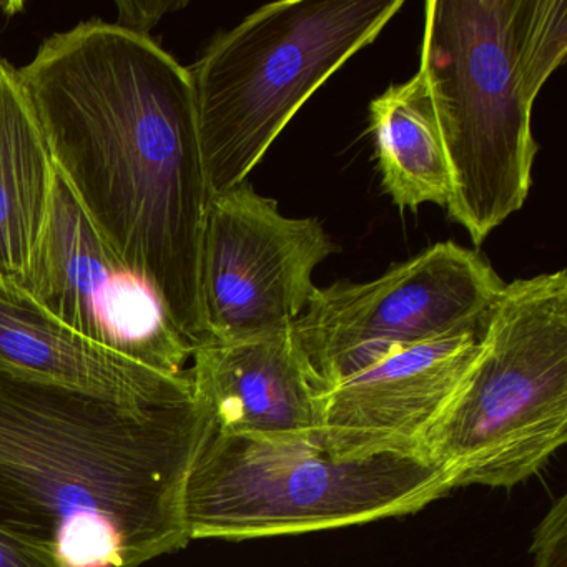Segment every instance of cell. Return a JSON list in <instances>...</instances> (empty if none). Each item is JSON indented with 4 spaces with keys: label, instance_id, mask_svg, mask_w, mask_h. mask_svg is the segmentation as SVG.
Listing matches in <instances>:
<instances>
[{
    "label": "cell",
    "instance_id": "cell-1",
    "mask_svg": "<svg viewBox=\"0 0 567 567\" xmlns=\"http://www.w3.org/2000/svg\"><path fill=\"white\" fill-rule=\"evenodd\" d=\"M19 82L61 177L175 330L207 343L200 257L210 190L190 69L101 19L49 38Z\"/></svg>",
    "mask_w": 567,
    "mask_h": 567
},
{
    "label": "cell",
    "instance_id": "cell-2",
    "mask_svg": "<svg viewBox=\"0 0 567 567\" xmlns=\"http://www.w3.org/2000/svg\"><path fill=\"white\" fill-rule=\"evenodd\" d=\"M212 420L0 371V527L64 567H141L184 549V497Z\"/></svg>",
    "mask_w": 567,
    "mask_h": 567
},
{
    "label": "cell",
    "instance_id": "cell-3",
    "mask_svg": "<svg viewBox=\"0 0 567 567\" xmlns=\"http://www.w3.org/2000/svg\"><path fill=\"white\" fill-rule=\"evenodd\" d=\"M567 54V0H430L420 72L453 177L446 212L481 247L533 187V109Z\"/></svg>",
    "mask_w": 567,
    "mask_h": 567
},
{
    "label": "cell",
    "instance_id": "cell-4",
    "mask_svg": "<svg viewBox=\"0 0 567 567\" xmlns=\"http://www.w3.org/2000/svg\"><path fill=\"white\" fill-rule=\"evenodd\" d=\"M456 489L424 451H344L320 431L251 437L212 427L188 476V537L245 540L408 516Z\"/></svg>",
    "mask_w": 567,
    "mask_h": 567
},
{
    "label": "cell",
    "instance_id": "cell-5",
    "mask_svg": "<svg viewBox=\"0 0 567 567\" xmlns=\"http://www.w3.org/2000/svg\"><path fill=\"white\" fill-rule=\"evenodd\" d=\"M403 0H284L218 35L190 69L210 197L247 184L308 99L377 41Z\"/></svg>",
    "mask_w": 567,
    "mask_h": 567
},
{
    "label": "cell",
    "instance_id": "cell-6",
    "mask_svg": "<svg viewBox=\"0 0 567 567\" xmlns=\"http://www.w3.org/2000/svg\"><path fill=\"white\" fill-rule=\"evenodd\" d=\"M567 440V271L506 284L483 350L424 437L456 487H511Z\"/></svg>",
    "mask_w": 567,
    "mask_h": 567
},
{
    "label": "cell",
    "instance_id": "cell-7",
    "mask_svg": "<svg viewBox=\"0 0 567 567\" xmlns=\"http://www.w3.org/2000/svg\"><path fill=\"white\" fill-rule=\"evenodd\" d=\"M504 287L476 251L440 241L374 280L315 288L291 331L328 391L400 348L483 317Z\"/></svg>",
    "mask_w": 567,
    "mask_h": 567
},
{
    "label": "cell",
    "instance_id": "cell-8",
    "mask_svg": "<svg viewBox=\"0 0 567 567\" xmlns=\"http://www.w3.org/2000/svg\"><path fill=\"white\" fill-rule=\"evenodd\" d=\"M334 250L320 220L287 217L251 185L212 197L200 257L208 341L290 328L317 288L315 270Z\"/></svg>",
    "mask_w": 567,
    "mask_h": 567
},
{
    "label": "cell",
    "instance_id": "cell-9",
    "mask_svg": "<svg viewBox=\"0 0 567 567\" xmlns=\"http://www.w3.org/2000/svg\"><path fill=\"white\" fill-rule=\"evenodd\" d=\"M19 288L75 333L148 370L177 377L194 357L155 291L102 240L59 172L44 237Z\"/></svg>",
    "mask_w": 567,
    "mask_h": 567
},
{
    "label": "cell",
    "instance_id": "cell-10",
    "mask_svg": "<svg viewBox=\"0 0 567 567\" xmlns=\"http://www.w3.org/2000/svg\"><path fill=\"white\" fill-rule=\"evenodd\" d=\"M491 310L440 337L400 348L324 391L323 440L337 450L363 453L424 451L427 431L483 350Z\"/></svg>",
    "mask_w": 567,
    "mask_h": 567
},
{
    "label": "cell",
    "instance_id": "cell-11",
    "mask_svg": "<svg viewBox=\"0 0 567 567\" xmlns=\"http://www.w3.org/2000/svg\"><path fill=\"white\" fill-rule=\"evenodd\" d=\"M195 396L221 434L293 437L317 433L324 390L290 328L195 350Z\"/></svg>",
    "mask_w": 567,
    "mask_h": 567
},
{
    "label": "cell",
    "instance_id": "cell-12",
    "mask_svg": "<svg viewBox=\"0 0 567 567\" xmlns=\"http://www.w3.org/2000/svg\"><path fill=\"white\" fill-rule=\"evenodd\" d=\"M0 371L138 406L195 398L190 371L171 377L112 353L8 281H0Z\"/></svg>",
    "mask_w": 567,
    "mask_h": 567
},
{
    "label": "cell",
    "instance_id": "cell-13",
    "mask_svg": "<svg viewBox=\"0 0 567 567\" xmlns=\"http://www.w3.org/2000/svg\"><path fill=\"white\" fill-rule=\"evenodd\" d=\"M55 177L38 115L8 64L0 75V281H24L48 227Z\"/></svg>",
    "mask_w": 567,
    "mask_h": 567
},
{
    "label": "cell",
    "instance_id": "cell-14",
    "mask_svg": "<svg viewBox=\"0 0 567 567\" xmlns=\"http://www.w3.org/2000/svg\"><path fill=\"white\" fill-rule=\"evenodd\" d=\"M370 127L381 185L391 202L400 210L414 212L424 204L446 208L453 177L420 72L371 101Z\"/></svg>",
    "mask_w": 567,
    "mask_h": 567
},
{
    "label": "cell",
    "instance_id": "cell-15",
    "mask_svg": "<svg viewBox=\"0 0 567 567\" xmlns=\"http://www.w3.org/2000/svg\"><path fill=\"white\" fill-rule=\"evenodd\" d=\"M534 567H567V497L550 507L534 534Z\"/></svg>",
    "mask_w": 567,
    "mask_h": 567
},
{
    "label": "cell",
    "instance_id": "cell-16",
    "mask_svg": "<svg viewBox=\"0 0 567 567\" xmlns=\"http://www.w3.org/2000/svg\"><path fill=\"white\" fill-rule=\"evenodd\" d=\"M0 567H64L44 547L21 539L0 527Z\"/></svg>",
    "mask_w": 567,
    "mask_h": 567
},
{
    "label": "cell",
    "instance_id": "cell-17",
    "mask_svg": "<svg viewBox=\"0 0 567 567\" xmlns=\"http://www.w3.org/2000/svg\"><path fill=\"white\" fill-rule=\"evenodd\" d=\"M174 8L177 6L171 4V2H145V4L124 2V4H118L122 18L117 24L132 29V31L142 32V34H148L152 25L157 24L168 9Z\"/></svg>",
    "mask_w": 567,
    "mask_h": 567
},
{
    "label": "cell",
    "instance_id": "cell-18",
    "mask_svg": "<svg viewBox=\"0 0 567 567\" xmlns=\"http://www.w3.org/2000/svg\"><path fill=\"white\" fill-rule=\"evenodd\" d=\"M6 65H8V62L0 58V75H2V72H4Z\"/></svg>",
    "mask_w": 567,
    "mask_h": 567
}]
</instances>
